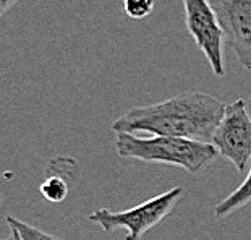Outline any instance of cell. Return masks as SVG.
Returning <instances> with one entry per match:
<instances>
[{"label":"cell","instance_id":"obj_1","mask_svg":"<svg viewBox=\"0 0 251 240\" xmlns=\"http://www.w3.org/2000/svg\"><path fill=\"white\" fill-rule=\"evenodd\" d=\"M226 104L201 91H186L162 103L135 107L114 120V133H152L211 143Z\"/></svg>","mask_w":251,"mask_h":240},{"label":"cell","instance_id":"obj_2","mask_svg":"<svg viewBox=\"0 0 251 240\" xmlns=\"http://www.w3.org/2000/svg\"><path fill=\"white\" fill-rule=\"evenodd\" d=\"M115 149L122 158L178 166L190 174H200L219 158L212 143L177 136L141 138L131 133H115Z\"/></svg>","mask_w":251,"mask_h":240},{"label":"cell","instance_id":"obj_3","mask_svg":"<svg viewBox=\"0 0 251 240\" xmlns=\"http://www.w3.org/2000/svg\"><path fill=\"white\" fill-rule=\"evenodd\" d=\"M181 195H183V188L174 187V188L125 211H110L107 208H100V210H96L88 214V219L109 234L117 229H125V240H140L149 229L156 227L165 216L172 213Z\"/></svg>","mask_w":251,"mask_h":240},{"label":"cell","instance_id":"obj_4","mask_svg":"<svg viewBox=\"0 0 251 240\" xmlns=\"http://www.w3.org/2000/svg\"><path fill=\"white\" fill-rule=\"evenodd\" d=\"M212 145L219 156L228 159L237 170L243 172L251 161V115L245 99L226 104V110L212 133Z\"/></svg>","mask_w":251,"mask_h":240},{"label":"cell","instance_id":"obj_5","mask_svg":"<svg viewBox=\"0 0 251 240\" xmlns=\"http://www.w3.org/2000/svg\"><path fill=\"white\" fill-rule=\"evenodd\" d=\"M185 23L195 44L202 51L216 77L226 75L224 31L209 0H183Z\"/></svg>","mask_w":251,"mask_h":240},{"label":"cell","instance_id":"obj_6","mask_svg":"<svg viewBox=\"0 0 251 240\" xmlns=\"http://www.w3.org/2000/svg\"><path fill=\"white\" fill-rule=\"evenodd\" d=\"M224 37L238 62L251 72V0H209Z\"/></svg>","mask_w":251,"mask_h":240},{"label":"cell","instance_id":"obj_7","mask_svg":"<svg viewBox=\"0 0 251 240\" xmlns=\"http://www.w3.org/2000/svg\"><path fill=\"white\" fill-rule=\"evenodd\" d=\"M248 203H251V167H250L247 179H245V182L235 191H232L226 200H222L221 203L216 205L214 208L216 219H224V217L233 214L235 211H238L240 208H243Z\"/></svg>","mask_w":251,"mask_h":240},{"label":"cell","instance_id":"obj_8","mask_svg":"<svg viewBox=\"0 0 251 240\" xmlns=\"http://www.w3.org/2000/svg\"><path fill=\"white\" fill-rule=\"evenodd\" d=\"M5 221H7L10 231L17 232L21 240H63L60 237L52 236V234H47L44 231H41V229L31 226V224H26L23 221H20L13 216H7L5 217Z\"/></svg>","mask_w":251,"mask_h":240},{"label":"cell","instance_id":"obj_9","mask_svg":"<svg viewBox=\"0 0 251 240\" xmlns=\"http://www.w3.org/2000/svg\"><path fill=\"white\" fill-rule=\"evenodd\" d=\"M41 195L44 196L50 203H60L67 198L68 195V185L62 177L58 175H50L49 179H46L39 187Z\"/></svg>","mask_w":251,"mask_h":240},{"label":"cell","instance_id":"obj_10","mask_svg":"<svg viewBox=\"0 0 251 240\" xmlns=\"http://www.w3.org/2000/svg\"><path fill=\"white\" fill-rule=\"evenodd\" d=\"M156 0H124L125 13L133 20H143L149 17L154 10Z\"/></svg>","mask_w":251,"mask_h":240},{"label":"cell","instance_id":"obj_11","mask_svg":"<svg viewBox=\"0 0 251 240\" xmlns=\"http://www.w3.org/2000/svg\"><path fill=\"white\" fill-rule=\"evenodd\" d=\"M17 2L18 0H0V17H2L5 12H8Z\"/></svg>","mask_w":251,"mask_h":240},{"label":"cell","instance_id":"obj_12","mask_svg":"<svg viewBox=\"0 0 251 240\" xmlns=\"http://www.w3.org/2000/svg\"><path fill=\"white\" fill-rule=\"evenodd\" d=\"M12 236H13V239H15V240H21V239H20V236H18V234L15 232V231H12Z\"/></svg>","mask_w":251,"mask_h":240},{"label":"cell","instance_id":"obj_13","mask_svg":"<svg viewBox=\"0 0 251 240\" xmlns=\"http://www.w3.org/2000/svg\"><path fill=\"white\" fill-rule=\"evenodd\" d=\"M7 240H15V239H13V236H12V237H10V239H7Z\"/></svg>","mask_w":251,"mask_h":240},{"label":"cell","instance_id":"obj_14","mask_svg":"<svg viewBox=\"0 0 251 240\" xmlns=\"http://www.w3.org/2000/svg\"><path fill=\"white\" fill-rule=\"evenodd\" d=\"M0 203H2V195H0Z\"/></svg>","mask_w":251,"mask_h":240}]
</instances>
